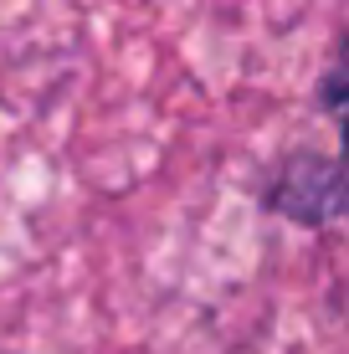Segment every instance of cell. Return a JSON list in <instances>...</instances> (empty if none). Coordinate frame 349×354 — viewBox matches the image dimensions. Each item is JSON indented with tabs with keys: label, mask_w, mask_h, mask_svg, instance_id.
I'll return each instance as SVG.
<instances>
[{
	"label": "cell",
	"mask_w": 349,
	"mask_h": 354,
	"mask_svg": "<svg viewBox=\"0 0 349 354\" xmlns=\"http://www.w3.org/2000/svg\"><path fill=\"white\" fill-rule=\"evenodd\" d=\"M314 108L334 129V154L287 149L283 160L267 165L257 185L262 211L303 231L349 221V26L329 46V62L314 82Z\"/></svg>",
	"instance_id": "6da1fadb"
}]
</instances>
